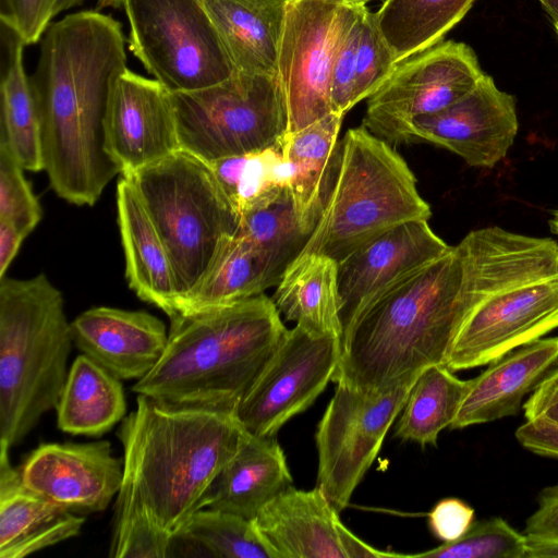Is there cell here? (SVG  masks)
I'll return each instance as SVG.
<instances>
[{"mask_svg": "<svg viewBox=\"0 0 558 558\" xmlns=\"http://www.w3.org/2000/svg\"><path fill=\"white\" fill-rule=\"evenodd\" d=\"M558 277V244L487 227L377 296L341 338L332 381L380 391L445 365L471 311L488 296Z\"/></svg>", "mask_w": 558, "mask_h": 558, "instance_id": "obj_1", "label": "cell"}, {"mask_svg": "<svg viewBox=\"0 0 558 558\" xmlns=\"http://www.w3.org/2000/svg\"><path fill=\"white\" fill-rule=\"evenodd\" d=\"M246 434L235 410L137 395L118 430L123 480L109 557H171L173 538L203 509L209 486Z\"/></svg>", "mask_w": 558, "mask_h": 558, "instance_id": "obj_2", "label": "cell"}, {"mask_svg": "<svg viewBox=\"0 0 558 558\" xmlns=\"http://www.w3.org/2000/svg\"><path fill=\"white\" fill-rule=\"evenodd\" d=\"M125 44L109 14H68L45 32L29 77L44 170L54 193L76 206H93L120 174L106 148V116L112 84L128 68Z\"/></svg>", "mask_w": 558, "mask_h": 558, "instance_id": "obj_3", "label": "cell"}, {"mask_svg": "<svg viewBox=\"0 0 558 558\" xmlns=\"http://www.w3.org/2000/svg\"><path fill=\"white\" fill-rule=\"evenodd\" d=\"M287 330L264 293L177 315L161 359L132 390L171 404L235 410Z\"/></svg>", "mask_w": 558, "mask_h": 558, "instance_id": "obj_4", "label": "cell"}, {"mask_svg": "<svg viewBox=\"0 0 558 558\" xmlns=\"http://www.w3.org/2000/svg\"><path fill=\"white\" fill-rule=\"evenodd\" d=\"M74 345L62 292L45 274L0 280V446L19 445L64 387Z\"/></svg>", "mask_w": 558, "mask_h": 558, "instance_id": "obj_5", "label": "cell"}, {"mask_svg": "<svg viewBox=\"0 0 558 558\" xmlns=\"http://www.w3.org/2000/svg\"><path fill=\"white\" fill-rule=\"evenodd\" d=\"M432 216L416 180L391 144L363 125L350 129L323 210L300 255L337 263L387 230Z\"/></svg>", "mask_w": 558, "mask_h": 558, "instance_id": "obj_6", "label": "cell"}, {"mask_svg": "<svg viewBox=\"0 0 558 558\" xmlns=\"http://www.w3.org/2000/svg\"><path fill=\"white\" fill-rule=\"evenodd\" d=\"M124 178L168 251L178 305L203 281L223 241L236 234L240 215L209 163L183 149Z\"/></svg>", "mask_w": 558, "mask_h": 558, "instance_id": "obj_7", "label": "cell"}, {"mask_svg": "<svg viewBox=\"0 0 558 558\" xmlns=\"http://www.w3.org/2000/svg\"><path fill=\"white\" fill-rule=\"evenodd\" d=\"M170 94L181 149L207 163L281 147L288 112L278 74L234 72L213 86Z\"/></svg>", "mask_w": 558, "mask_h": 558, "instance_id": "obj_8", "label": "cell"}, {"mask_svg": "<svg viewBox=\"0 0 558 558\" xmlns=\"http://www.w3.org/2000/svg\"><path fill=\"white\" fill-rule=\"evenodd\" d=\"M122 7L130 51L169 93L203 89L234 73L198 0H124Z\"/></svg>", "mask_w": 558, "mask_h": 558, "instance_id": "obj_9", "label": "cell"}, {"mask_svg": "<svg viewBox=\"0 0 558 558\" xmlns=\"http://www.w3.org/2000/svg\"><path fill=\"white\" fill-rule=\"evenodd\" d=\"M362 7L323 0L287 1L277 65L287 104L286 135L333 112V65Z\"/></svg>", "mask_w": 558, "mask_h": 558, "instance_id": "obj_10", "label": "cell"}, {"mask_svg": "<svg viewBox=\"0 0 558 558\" xmlns=\"http://www.w3.org/2000/svg\"><path fill=\"white\" fill-rule=\"evenodd\" d=\"M415 379L380 391H363L337 384L318 423L315 441L317 487L339 513L348 507L377 457Z\"/></svg>", "mask_w": 558, "mask_h": 558, "instance_id": "obj_11", "label": "cell"}, {"mask_svg": "<svg viewBox=\"0 0 558 558\" xmlns=\"http://www.w3.org/2000/svg\"><path fill=\"white\" fill-rule=\"evenodd\" d=\"M483 74L471 47L442 40L396 64L367 98L362 125L389 144L411 143L414 119L453 104L473 89Z\"/></svg>", "mask_w": 558, "mask_h": 558, "instance_id": "obj_12", "label": "cell"}, {"mask_svg": "<svg viewBox=\"0 0 558 558\" xmlns=\"http://www.w3.org/2000/svg\"><path fill=\"white\" fill-rule=\"evenodd\" d=\"M341 339L295 324L239 402L235 414L252 435L274 437L332 381Z\"/></svg>", "mask_w": 558, "mask_h": 558, "instance_id": "obj_13", "label": "cell"}, {"mask_svg": "<svg viewBox=\"0 0 558 558\" xmlns=\"http://www.w3.org/2000/svg\"><path fill=\"white\" fill-rule=\"evenodd\" d=\"M558 328V277L505 289L463 320L446 366L452 372L489 364Z\"/></svg>", "mask_w": 558, "mask_h": 558, "instance_id": "obj_14", "label": "cell"}, {"mask_svg": "<svg viewBox=\"0 0 558 558\" xmlns=\"http://www.w3.org/2000/svg\"><path fill=\"white\" fill-rule=\"evenodd\" d=\"M518 128L514 97L484 73L453 104L414 119L410 137L411 143L426 141L447 148L472 167L493 168L506 157Z\"/></svg>", "mask_w": 558, "mask_h": 558, "instance_id": "obj_15", "label": "cell"}, {"mask_svg": "<svg viewBox=\"0 0 558 558\" xmlns=\"http://www.w3.org/2000/svg\"><path fill=\"white\" fill-rule=\"evenodd\" d=\"M106 148L121 177L181 149L171 94L128 68L114 80L106 116Z\"/></svg>", "mask_w": 558, "mask_h": 558, "instance_id": "obj_16", "label": "cell"}, {"mask_svg": "<svg viewBox=\"0 0 558 558\" xmlns=\"http://www.w3.org/2000/svg\"><path fill=\"white\" fill-rule=\"evenodd\" d=\"M450 247L428 220L418 219L387 230L338 262L342 336L384 291Z\"/></svg>", "mask_w": 558, "mask_h": 558, "instance_id": "obj_17", "label": "cell"}, {"mask_svg": "<svg viewBox=\"0 0 558 558\" xmlns=\"http://www.w3.org/2000/svg\"><path fill=\"white\" fill-rule=\"evenodd\" d=\"M276 558L405 557L379 550L353 534L317 486H293L266 505L253 520Z\"/></svg>", "mask_w": 558, "mask_h": 558, "instance_id": "obj_18", "label": "cell"}, {"mask_svg": "<svg viewBox=\"0 0 558 558\" xmlns=\"http://www.w3.org/2000/svg\"><path fill=\"white\" fill-rule=\"evenodd\" d=\"M23 484L37 495L75 513L105 510L117 497L123 462L110 442L43 444L20 469Z\"/></svg>", "mask_w": 558, "mask_h": 558, "instance_id": "obj_19", "label": "cell"}, {"mask_svg": "<svg viewBox=\"0 0 558 558\" xmlns=\"http://www.w3.org/2000/svg\"><path fill=\"white\" fill-rule=\"evenodd\" d=\"M74 345L122 379H142L161 359L166 325L145 311L97 306L71 322Z\"/></svg>", "mask_w": 558, "mask_h": 558, "instance_id": "obj_20", "label": "cell"}, {"mask_svg": "<svg viewBox=\"0 0 558 558\" xmlns=\"http://www.w3.org/2000/svg\"><path fill=\"white\" fill-rule=\"evenodd\" d=\"M558 361V337L539 338L489 363L469 380L450 426L460 429L515 415L523 398Z\"/></svg>", "mask_w": 558, "mask_h": 558, "instance_id": "obj_21", "label": "cell"}, {"mask_svg": "<svg viewBox=\"0 0 558 558\" xmlns=\"http://www.w3.org/2000/svg\"><path fill=\"white\" fill-rule=\"evenodd\" d=\"M0 446V558H23L81 533L85 517L28 489Z\"/></svg>", "mask_w": 558, "mask_h": 558, "instance_id": "obj_22", "label": "cell"}, {"mask_svg": "<svg viewBox=\"0 0 558 558\" xmlns=\"http://www.w3.org/2000/svg\"><path fill=\"white\" fill-rule=\"evenodd\" d=\"M292 483L286 454L275 436L260 437L247 432L235 456L209 486L203 508L253 521Z\"/></svg>", "mask_w": 558, "mask_h": 558, "instance_id": "obj_23", "label": "cell"}, {"mask_svg": "<svg viewBox=\"0 0 558 558\" xmlns=\"http://www.w3.org/2000/svg\"><path fill=\"white\" fill-rule=\"evenodd\" d=\"M116 195L129 287L170 319L177 313L178 293L168 251L129 179L120 178Z\"/></svg>", "mask_w": 558, "mask_h": 558, "instance_id": "obj_24", "label": "cell"}, {"mask_svg": "<svg viewBox=\"0 0 558 558\" xmlns=\"http://www.w3.org/2000/svg\"><path fill=\"white\" fill-rule=\"evenodd\" d=\"M234 72L277 74L288 0H198Z\"/></svg>", "mask_w": 558, "mask_h": 558, "instance_id": "obj_25", "label": "cell"}, {"mask_svg": "<svg viewBox=\"0 0 558 558\" xmlns=\"http://www.w3.org/2000/svg\"><path fill=\"white\" fill-rule=\"evenodd\" d=\"M344 116L330 112L308 126L284 135L281 143L282 153L294 170L290 189L296 215L308 234L318 221L332 182Z\"/></svg>", "mask_w": 558, "mask_h": 558, "instance_id": "obj_26", "label": "cell"}, {"mask_svg": "<svg viewBox=\"0 0 558 558\" xmlns=\"http://www.w3.org/2000/svg\"><path fill=\"white\" fill-rule=\"evenodd\" d=\"M272 301L287 320L341 339L335 259L318 254L299 255L284 270Z\"/></svg>", "mask_w": 558, "mask_h": 558, "instance_id": "obj_27", "label": "cell"}, {"mask_svg": "<svg viewBox=\"0 0 558 558\" xmlns=\"http://www.w3.org/2000/svg\"><path fill=\"white\" fill-rule=\"evenodd\" d=\"M56 410L57 425L62 432L100 436L125 417L121 379L81 354L69 368Z\"/></svg>", "mask_w": 558, "mask_h": 558, "instance_id": "obj_28", "label": "cell"}, {"mask_svg": "<svg viewBox=\"0 0 558 558\" xmlns=\"http://www.w3.org/2000/svg\"><path fill=\"white\" fill-rule=\"evenodd\" d=\"M397 61L384 38L376 13L364 7L348 32L331 77V107L345 114L386 81Z\"/></svg>", "mask_w": 558, "mask_h": 558, "instance_id": "obj_29", "label": "cell"}, {"mask_svg": "<svg viewBox=\"0 0 558 558\" xmlns=\"http://www.w3.org/2000/svg\"><path fill=\"white\" fill-rule=\"evenodd\" d=\"M236 234L260 255L272 287L310 236L300 223L289 186L269 192L242 211Z\"/></svg>", "mask_w": 558, "mask_h": 558, "instance_id": "obj_30", "label": "cell"}, {"mask_svg": "<svg viewBox=\"0 0 558 558\" xmlns=\"http://www.w3.org/2000/svg\"><path fill=\"white\" fill-rule=\"evenodd\" d=\"M270 287L260 255L248 241L234 234L223 241L198 287L179 301L174 316L239 302L262 294Z\"/></svg>", "mask_w": 558, "mask_h": 558, "instance_id": "obj_31", "label": "cell"}, {"mask_svg": "<svg viewBox=\"0 0 558 558\" xmlns=\"http://www.w3.org/2000/svg\"><path fill=\"white\" fill-rule=\"evenodd\" d=\"M476 0H386L375 12L398 62L442 41Z\"/></svg>", "mask_w": 558, "mask_h": 558, "instance_id": "obj_32", "label": "cell"}, {"mask_svg": "<svg viewBox=\"0 0 558 558\" xmlns=\"http://www.w3.org/2000/svg\"><path fill=\"white\" fill-rule=\"evenodd\" d=\"M9 44L0 86L1 141L10 146L24 170L38 172L44 170L41 126L31 80L24 68L25 44L15 35Z\"/></svg>", "mask_w": 558, "mask_h": 558, "instance_id": "obj_33", "label": "cell"}, {"mask_svg": "<svg viewBox=\"0 0 558 558\" xmlns=\"http://www.w3.org/2000/svg\"><path fill=\"white\" fill-rule=\"evenodd\" d=\"M468 387L469 380L458 378L446 365L425 368L400 412L396 436L421 446H436L439 433L451 426Z\"/></svg>", "mask_w": 558, "mask_h": 558, "instance_id": "obj_34", "label": "cell"}, {"mask_svg": "<svg viewBox=\"0 0 558 558\" xmlns=\"http://www.w3.org/2000/svg\"><path fill=\"white\" fill-rule=\"evenodd\" d=\"M276 558L252 520L203 508L173 538V556Z\"/></svg>", "mask_w": 558, "mask_h": 558, "instance_id": "obj_35", "label": "cell"}, {"mask_svg": "<svg viewBox=\"0 0 558 558\" xmlns=\"http://www.w3.org/2000/svg\"><path fill=\"white\" fill-rule=\"evenodd\" d=\"M209 166L239 215L269 192L290 187L294 175L279 146L226 157Z\"/></svg>", "mask_w": 558, "mask_h": 558, "instance_id": "obj_36", "label": "cell"}, {"mask_svg": "<svg viewBox=\"0 0 558 558\" xmlns=\"http://www.w3.org/2000/svg\"><path fill=\"white\" fill-rule=\"evenodd\" d=\"M526 536L494 517L473 522L458 539L414 554L425 558H525Z\"/></svg>", "mask_w": 558, "mask_h": 558, "instance_id": "obj_37", "label": "cell"}, {"mask_svg": "<svg viewBox=\"0 0 558 558\" xmlns=\"http://www.w3.org/2000/svg\"><path fill=\"white\" fill-rule=\"evenodd\" d=\"M23 171L10 146L0 141V219L27 236L41 220L43 209Z\"/></svg>", "mask_w": 558, "mask_h": 558, "instance_id": "obj_38", "label": "cell"}, {"mask_svg": "<svg viewBox=\"0 0 558 558\" xmlns=\"http://www.w3.org/2000/svg\"><path fill=\"white\" fill-rule=\"evenodd\" d=\"M2 24L25 46L38 43L54 17L57 0H0Z\"/></svg>", "mask_w": 558, "mask_h": 558, "instance_id": "obj_39", "label": "cell"}, {"mask_svg": "<svg viewBox=\"0 0 558 558\" xmlns=\"http://www.w3.org/2000/svg\"><path fill=\"white\" fill-rule=\"evenodd\" d=\"M474 509L458 498L438 501L428 513V525L442 543L460 538L472 525Z\"/></svg>", "mask_w": 558, "mask_h": 558, "instance_id": "obj_40", "label": "cell"}, {"mask_svg": "<svg viewBox=\"0 0 558 558\" xmlns=\"http://www.w3.org/2000/svg\"><path fill=\"white\" fill-rule=\"evenodd\" d=\"M514 436L526 450L558 459V423L546 415L526 420L517 428Z\"/></svg>", "mask_w": 558, "mask_h": 558, "instance_id": "obj_41", "label": "cell"}, {"mask_svg": "<svg viewBox=\"0 0 558 558\" xmlns=\"http://www.w3.org/2000/svg\"><path fill=\"white\" fill-rule=\"evenodd\" d=\"M523 533L529 537L558 539V484L539 492L537 509L526 519Z\"/></svg>", "mask_w": 558, "mask_h": 558, "instance_id": "obj_42", "label": "cell"}, {"mask_svg": "<svg viewBox=\"0 0 558 558\" xmlns=\"http://www.w3.org/2000/svg\"><path fill=\"white\" fill-rule=\"evenodd\" d=\"M558 402V366L550 369L533 389L523 404L526 420L543 414L549 407Z\"/></svg>", "mask_w": 558, "mask_h": 558, "instance_id": "obj_43", "label": "cell"}, {"mask_svg": "<svg viewBox=\"0 0 558 558\" xmlns=\"http://www.w3.org/2000/svg\"><path fill=\"white\" fill-rule=\"evenodd\" d=\"M25 238L13 223L0 219V279L5 277Z\"/></svg>", "mask_w": 558, "mask_h": 558, "instance_id": "obj_44", "label": "cell"}, {"mask_svg": "<svg viewBox=\"0 0 558 558\" xmlns=\"http://www.w3.org/2000/svg\"><path fill=\"white\" fill-rule=\"evenodd\" d=\"M553 557H558V539H543L526 536L525 558Z\"/></svg>", "mask_w": 558, "mask_h": 558, "instance_id": "obj_45", "label": "cell"}, {"mask_svg": "<svg viewBox=\"0 0 558 558\" xmlns=\"http://www.w3.org/2000/svg\"><path fill=\"white\" fill-rule=\"evenodd\" d=\"M543 9L550 15L554 23L558 22V0H537Z\"/></svg>", "mask_w": 558, "mask_h": 558, "instance_id": "obj_46", "label": "cell"}, {"mask_svg": "<svg viewBox=\"0 0 558 558\" xmlns=\"http://www.w3.org/2000/svg\"><path fill=\"white\" fill-rule=\"evenodd\" d=\"M124 0H97V9L98 11L105 8H121L123 5Z\"/></svg>", "mask_w": 558, "mask_h": 558, "instance_id": "obj_47", "label": "cell"}, {"mask_svg": "<svg viewBox=\"0 0 558 558\" xmlns=\"http://www.w3.org/2000/svg\"><path fill=\"white\" fill-rule=\"evenodd\" d=\"M323 1L332 2L336 4H342V5L362 7L372 0H323Z\"/></svg>", "mask_w": 558, "mask_h": 558, "instance_id": "obj_48", "label": "cell"}, {"mask_svg": "<svg viewBox=\"0 0 558 558\" xmlns=\"http://www.w3.org/2000/svg\"><path fill=\"white\" fill-rule=\"evenodd\" d=\"M543 414L558 423V402L549 407Z\"/></svg>", "mask_w": 558, "mask_h": 558, "instance_id": "obj_49", "label": "cell"}, {"mask_svg": "<svg viewBox=\"0 0 558 558\" xmlns=\"http://www.w3.org/2000/svg\"><path fill=\"white\" fill-rule=\"evenodd\" d=\"M550 228L553 232L558 235V211H556L554 218L550 220Z\"/></svg>", "mask_w": 558, "mask_h": 558, "instance_id": "obj_50", "label": "cell"}, {"mask_svg": "<svg viewBox=\"0 0 558 558\" xmlns=\"http://www.w3.org/2000/svg\"><path fill=\"white\" fill-rule=\"evenodd\" d=\"M554 28H555L556 34H557V36H558V22H555V23H554Z\"/></svg>", "mask_w": 558, "mask_h": 558, "instance_id": "obj_51", "label": "cell"}]
</instances>
